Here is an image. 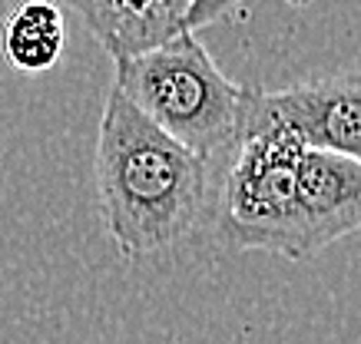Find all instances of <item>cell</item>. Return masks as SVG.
I'll return each mask as SVG.
<instances>
[{"mask_svg": "<svg viewBox=\"0 0 361 344\" xmlns=\"http://www.w3.org/2000/svg\"><path fill=\"white\" fill-rule=\"evenodd\" d=\"M93 169L103 229L123 258L169 248L209 225L212 163L159 133L116 89L103 103Z\"/></svg>", "mask_w": 361, "mask_h": 344, "instance_id": "obj_1", "label": "cell"}, {"mask_svg": "<svg viewBox=\"0 0 361 344\" xmlns=\"http://www.w3.org/2000/svg\"><path fill=\"white\" fill-rule=\"evenodd\" d=\"M113 89L159 133L206 163H226L242 139L249 87L232 83L196 34L113 60Z\"/></svg>", "mask_w": 361, "mask_h": 344, "instance_id": "obj_2", "label": "cell"}, {"mask_svg": "<svg viewBox=\"0 0 361 344\" xmlns=\"http://www.w3.org/2000/svg\"><path fill=\"white\" fill-rule=\"evenodd\" d=\"M249 87L242 139L216 179L209 225L222 245L242 252L308 258L298 212V159L305 143L288 126L255 110Z\"/></svg>", "mask_w": 361, "mask_h": 344, "instance_id": "obj_3", "label": "cell"}, {"mask_svg": "<svg viewBox=\"0 0 361 344\" xmlns=\"http://www.w3.org/2000/svg\"><path fill=\"white\" fill-rule=\"evenodd\" d=\"M252 100L262 116L288 126L308 149L361 163V73L305 79L285 89L255 87Z\"/></svg>", "mask_w": 361, "mask_h": 344, "instance_id": "obj_4", "label": "cell"}, {"mask_svg": "<svg viewBox=\"0 0 361 344\" xmlns=\"http://www.w3.org/2000/svg\"><path fill=\"white\" fill-rule=\"evenodd\" d=\"M298 212L305 252L315 255L361 229V163L325 149L298 159Z\"/></svg>", "mask_w": 361, "mask_h": 344, "instance_id": "obj_5", "label": "cell"}, {"mask_svg": "<svg viewBox=\"0 0 361 344\" xmlns=\"http://www.w3.org/2000/svg\"><path fill=\"white\" fill-rule=\"evenodd\" d=\"M113 56H133L186 34V0H60Z\"/></svg>", "mask_w": 361, "mask_h": 344, "instance_id": "obj_6", "label": "cell"}, {"mask_svg": "<svg viewBox=\"0 0 361 344\" xmlns=\"http://www.w3.org/2000/svg\"><path fill=\"white\" fill-rule=\"evenodd\" d=\"M4 56L20 73H44L56 67L66 46L63 11L54 0H23L4 20L0 34Z\"/></svg>", "mask_w": 361, "mask_h": 344, "instance_id": "obj_7", "label": "cell"}, {"mask_svg": "<svg viewBox=\"0 0 361 344\" xmlns=\"http://www.w3.org/2000/svg\"><path fill=\"white\" fill-rule=\"evenodd\" d=\"M239 0H186V34H196L199 27L222 20Z\"/></svg>", "mask_w": 361, "mask_h": 344, "instance_id": "obj_8", "label": "cell"}, {"mask_svg": "<svg viewBox=\"0 0 361 344\" xmlns=\"http://www.w3.org/2000/svg\"><path fill=\"white\" fill-rule=\"evenodd\" d=\"M285 4H295V7H305V4H312V0H285Z\"/></svg>", "mask_w": 361, "mask_h": 344, "instance_id": "obj_9", "label": "cell"}]
</instances>
